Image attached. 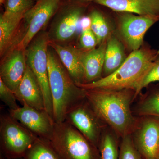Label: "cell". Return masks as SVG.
Returning a JSON list of instances; mask_svg holds the SVG:
<instances>
[{
	"instance_id": "obj_10",
	"label": "cell",
	"mask_w": 159,
	"mask_h": 159,
	"mask_svg": "<svg viewBox=\"0 0 159 159\" xmlns=\"http://www.w3.org/2000/svg\"><path fill=\"white\" fill-rule=\"evenodd\" d=\"M84 11L83 6L74 3L66 4L58 10L48 33L50 41L62 44L72 39L77 33Z\"/></svg>"
},
{
	"instance_id": "obj_18",
	"label": "cell",
	"mask_w": 159,
	"mask_h": 159,
	"mask_svg": "<svg viewBox=\"0 0 159 159\" xmlns=\"http://www.w3.org/2000/svg\"><path fill=\"white\" fill-rule=\"evenodd\" d=\"M127 57L122 43L114 34H110L107 39L102 77L109 76L117 70Z\"/></svg>"
},
{
	"instance_id": "obj_8",
	"label": "cell",
	"mask_w": 159,
	"mask_h": 159,
	"mask_svg": "<svg viewBox=\"0 0 159 159\" xmlns=\"http://www.w3.org/2000/svg\"><path fill=\"white\" fill-rule=\"evenodd\" d=\"M119 13V32L126 47L132 51L141 48L145 33L152 26L159 21V16Z\"/></svg>"
},
{
	"instance_id": "obj_34",
	"label": "cell",
	"mask_w": 159,
	"mask_h": 159,
	"mask_svg": "<svg viewBox=\"0 0 159 159\" xmlns=\"http://www.w3.org/2000/svg\"><path fill=\"white\" fill-rule=\"evenodd\" d=\"M158 159H159V157H158Z\"/></svg>"
},
{
	"instance_id": "obj_1",
	"label": "cell",
	"mask_w": 159,
	"mask_h": 159,
	"mask_svg": "<svg viewBox=\"0 0 159 159\" xmlns=\"http://www.w3.org/2000/svg\"><path fill=\"white\" fill-rule=\"evenodd\" d=\"M84 90L86 99L98 117L119 136L122 138L130 135L134 130L137 122L130 109L134 91L128 89Z\"/></svg>"
},
{
	"instance_id": "obj_4",
	"label": "cell",
	"mask_w": 159,
	"mask_h": 159,
	"mask_svg": "<svg viewBox=\"0 0 159 159\" xmlns=\"http://www.w3.org/2000/svg\"><path fill=\"white\" fill-rule=\"evenodd\" d=\"M50 141L63 159H101L99 148L66 121L54 123Z\"/></svg>"
},
{
	"instance_id": "obj_20",
	"label": "cell",
	"mask_w": 159,
	"mask_h": 159,
	"mask_svg": "<svg viewBox=\"0 0 159 159\" xmlns=\"http://www.w3.org/2000/svg\"><path fill=\"white\" fill-rule=\"evenodd\" d=\"M23 159H63L50 140L38 138Z\"/></svg>"
},
{
	"instance_id": "obj_27",
	"label": "cell",
	"mask_w": 159,
	"mask_h": 159,
	"mask_svg": "<svg viewBox=\"0 0 159 159\" xmlns=\"http://www.w3.org/2000/svg\"><path fill=\"white\" fill-rule=\"evenodd\" d=\"M80 43L83 50L86 51L95 48L98 44L97 37L91 28L82 30Z\"/></svg>"
},
{
	"instance_id": "obj_31",
	"label": "cell",
	"mask_w": 159,
	"mask_h": 159,
	"mask_svg": "<svg viewBox=\"0 0 159 159\" xmlns=\"http://www.w3.org/2000/svg\"><path fill=\"white\" fill-rule=\"evenodd\" d=\"M158 51V54H159V48L158 49V50H157Z\"/></svg>"
},
{
	"instance_id": "obj_2",
	"label": "cell",
	"mask_w": 159,
	"mask_h": 159,
	"mask_svg": "<svg viewBox=\"0 0 159 159\" xmlns=\"http://www.w3.org/2000/svg\"><path fill=\"white\" fill-rule=\"evenodd\" d=\"M158 55L157 50L142 47L132 51L122 66L112 74L90 83L77 86L84 89H131L135 92L134 99L143 79Z\"/></svg>"
},
{
	"instance_id": "obj_15",
	"label": "cell",
	"mask_w": 159,
	"mask_h": 159,
	"mask_svg": "<svg viewBox=\"0 0 159 159\" xmlns=\"http://www.w3.org/2000/svg\"><path fill=\"white\" fill-rule=\"evenodd\" d=\"M17 101L40 110H45L44 100L39 84L29 66L15 93Z\"/></svg>"
},
{
	"instance_id": "obj_14",
	"label": "cell",
	"mask_w": 159,
	"mask_h": 159,
	"mask_svg": "<svg viewBox=\"0 0 159 159\" xmlns=\"http://www.w3.org/2000/svg\"><path fill=\"white\" fill-rule=\"evenodd\" d=\"M49 45L56 52L75 84L78 85L84 83L82 62L84 50L50 41Z\"/></svg>"
},
{
	"instance_id": "obj_22",
	"label": "cell",
	"mask_w": 159,
	"mask_h": 159,
	"mask_svg": "<svg viewBox=\"0 0 159 159\" xmlns=\"http://www.w3.org/2000/svg\"><path fill=\"white\" fill-rule=\"evenodd\" d=\"M101 159H118L119 146L114 136L102 134L99 145Z\"/></svg>"
},
{
	"instance_id": "obj_33",
	"label": "cell",
	"mask_w": 159,
	"mask_h": 159,
	"mask_svg": "<svg viewBox=\"0 0 159 159\" xmlns=\"http://www.w3.org/2000/svg\"><path fill=\"white\" fill-rule=\"evenodd\" d=\"M4 159H6V158H4Z\"/></svg>"
},
{
	"instance_id": "obj_5",
	"label": "cell",
	"mask_w": 159,
	"mask_h": 159,
	"mask_svg": "<svg viewBox=\"0 0 159 159\" xmlns=\"http://www.w3.org/2000/svg\"><path fill=\"white\" fill-rule=\"evenodd\" d=\"M49 42L48 33H39L26 49L25 55L27 65L34 74L42 91L46 111L54 120L53 100L49 85L48 70Z\"/></svg>"
},
{
	"instance_id": "obj_11",
	"label": "cell",
	"mask_w": 159,
	"mask_h": 159,
	"mask_svg": "<svg viewBox=\"0 0 159 159\" xmlns=\"http://www.w3.org/2000/svg\"><path fill=\"white\" fill-rule=\"evenodd\" d=\"M9 114L38 138L50 140L55 122L46 111L24 104L16 109L9 110Z\"/></svg>"
},
{
	"instance_id": "obj_21",
	"label": "cell",
	"mask_w": 159,
	"mask_h": 159,
	"mask_svg": "<svg viewBox=\"0 0 159 159\" xmlns=\"http://www.w3.org/2000/svg\"><path fill=\"white\" fill-rule=\"evenodd\" d=\"M89 17L91 29L96 35L99 45L109 37L111 34L110 29L104 16L98 10H93Z\"/></svg>"
},
{
	"instance_id": "obj_19",
	"label": "cell",
	"mask_w": 159,
	"mask_h": 159,
	"mask_svg": "<svg viewBox=\"0 0 159 159\" xmlns=\"http://www.w3.org/2000/svg\"><path fill=\"white\" fill-rule=\"evenodd\" d=\"M23 16L8 15L5 13L0 17V53L1 57L10 50L15 35L20 23L24 19Z\"/></svg>"
},
{
	"instance_id": "obj_30",
	"label": "cell",
	"mask_w": 159,
	"mask_h": 159,
	"mask_svg": "<svg viewBox=\"0 0 159 159\" xmlns=\"http://www.w3.org/2000/svg\"><path fill=\"white\" fill-rule=\"evenodd\" d=\"M83 1H86V2H91V1H93V2H95V1H97V0H82Z\"/></svg>"
},
{
	"instance_id": "obj_32",
	"label": "cell",
	"mask_w": 159,
	"mask_h": 159,
	"mask_svg": "<svg viewBox=\"0 0 159 159\" xmlns=\"http://www.w3.org/2000/svg\"><path fill=\"white\" fill-rule=\"evenodd\" d=\"M34 1H36V2H38V1H39V0H34Z\"/></svg>"
},
{
	"instance_id": "obj_13",
	"label": "cell",
	"mask_w": 159,
	"mask_h": 159,
	"mask_svg": "<svg viewBox=\"0 0 159 159\" xmlns=\"http://www.w3.org/2000/svg\"><path fill=\"white\" fill-rule=\"evenodd\" d=\"M6 54L0 66V79L15 93L27 68L25 50L13 47Z\"/></svg>"
},
{
	"instance_id": "obj_17",
	"label": "cell",
	"mask_w": 159,
	"mask_h": 159,
	"mask_svg": "<svg viewBox=\"0 0 159 159\" xmlns=\"http://www.w3.org/2000/svg\"><path fill=\"white\" fill-rule=\"evenodd\" d=\"M107 39L100 44L98 48L87 51L84 50L82 62L84 83L83 84L90 83L102 78Z\"/></svg>"
},
{
	"instance_id": "obj_29",
	"label": "cell",
	"mask_w": 159,
	"mask_h": 159,
	"mask_svg": "<svg viewBox=\"0 0 159 159\" xmlns=\"http://www.w3.org/2000/svg\"><path fill=\"white\" fill-rule=\"evenodd\" d=\"M5 1H6V0H0V4H1V5L5 4Z\"/></svg>"
},
{
	"instance_id": "obj_6",
	"label": "cell",
	"mask_w": 159,
	"mask_h": 159,
	"mask_svg": "<svg viewBox=\"0 0 159 159\" xmlns=\"http://www.w3.org/2000/svg\"><path fill=\"white\" fill-rule=\"evenodd\" d=\"M38 138L10 114L1 115L0 145L5 158L23 159Z\"/></svg>"
},
{
	"instance_id": "obj_26",
	"label": "cell",
	"mask_w": 159,
	"mask_h": 159,
	"mask_svg": "<svg viewBox=\"0 0 159 159\" xmlns=\"http://www.w3.org/2000/svg\"><path fill=\"white\" fill-rule=\"evenodd\" d=\"M0 98L9 107V110H13L20 107L16 102L17 99L14 93L5 84L1 79H0Z\"/></svg>"
},
{
	"instance_id": "obj_25",
	"label": "cell",
	"mask_w": 159,
	"mask_h": 159,
	"mask_svg": "<svg viewBox=\"0 0 159 159\" xmlns=\"http://www.w3.org/2000/svg\"><path fill=\"white\" fill-rule=\"evenodd\" d=\"M118 159H143L130 135L122 138L119 145Z\"/></svg>"
},
{
	"instance_id": "obj_16",
	"label": "cell",
	"mask_w": 159,
	"mask_h": 159,
	"mask_svg": "<svg viewBox=\"0 0 159 159\" xmlns=\"http://www.w3.org/2000/svg\"><path fill=\"white\" fill-rule=\"evenodd\" d=\"M95 2L116 12L159 16V0H97Z\"/></svg>"
},
{
	"instance_id": "obj_9",
	"label": "cell",
	"mask_w": 159,
	"mask_h": 159,
	"mask_svg": "<svg viewBox=\"0 0 159 159\" xmlns=\"http://www.w3.org/2000/svg\"><path fill=\"white\" fill-rule=\"evenodd\" d=\"M65 121L73 125L90 142L99 148L102 134V121L86 98L69 112Z\"/></svg>"
},
{
	"instance_id": "obj_23",
	"label": "cell",
	"mask_w": 159,
	"mask_h": 159,
	"mask_svg": "<svg viewBox=\"0 0 159 159\" xmlns=\"http://www.w3.org/2000/svg\"><path fill=\"white\" fill-rule=\"evenodd\" d=\"M138 113L140 116L159 118V91L148 96L141 103Z\"/></svg>"
},
{
	"instance_id": "obj_3",
	"label": "cell",
	"mask_w": 159,
	"mask_h": 159,
	"mask_svg": "<svg viewBox=\"0 0 159 159\" xmlns=\"http://www.w3.org/2000/svg\"><path fill=\"white\" fill-rule=\"evenodd\" d=\"M49 47V85L53 100L54 122L59 123L64 122L69 112L85 99V93L84 89L74 82L54 49Z\"/></svg>"
},
{
	"instance_id": "obj_7",
	"label": "cell",
	"mask_w": 159,
	"mask_h": 159,
	"mask_svg": "<svg viewBox=\"0 0 159 159\" xmlns=\"http://www.w3.org/2000/svg\"><path fill=\"white\" fill-rule=\"evenodd\" d=\"M62 0H39L25 14V32L15 48L25 50L59 9Z\"/></svg>"
},
{
	"instance_id": "obj_28",
	"label": "cell",
	"mask_w": 159,
	"mask_h": 159,
	"mask_svg": "<svg viewBox=\"0 0 159 159\" xmlns=\"http://www.w3.org/2000/svg\"><path fill=\"white\" fill-rule=\"evenodd\" d=\"M159 82V54L155 61L154 64L145 76L140 85L139 94L144 88L152 83Z\"/></svg>"
},
{
	"instance_id": "obj_12",
	"label": "cell",
	"mask_w": 159,
	"mask_h": 159,
	"mask_svg": "<svg viewBox=\"0 0 159 159\" xmlns=\"http://www.w3.org/2000/svg\"><path fill=\"white\" fill-rule=\"evenodd\" d=\"M132 138L143 159H158L159 156V118L147 116Z\"/></svg>"
},
{
	"instance_id": "obj_24",
	"label": "cell",
	"mask_w": 159,
	"mask_h": 159,
	"mask_svg": "<svg viewBox=\"0 0 159 159\" xmlns=\"http://www.w3.org/2000/svg\"><path fill=\"white\" fill-rule=\"evenodd\" d=\"M34 0H7L4 13L8 15L23 16L33 7Z\"/></svg>"
}]
</instances>
